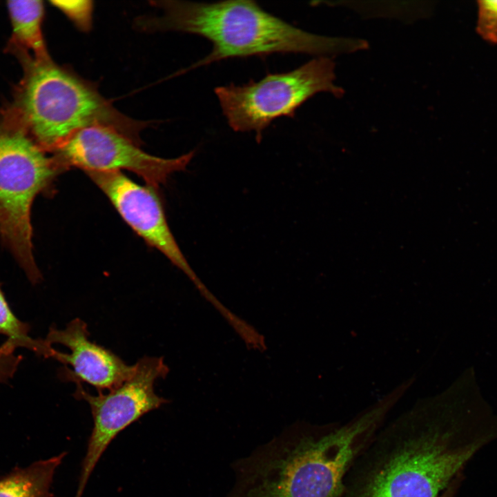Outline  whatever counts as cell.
<instances>
[{"label":"cell","mask_w":497,"mask_h":497,"mask_svg":"<svg viewBox=\"0 0 497 497\" xmlns=\"http://www.w3.org/2000/svg\"><path fill=\"white\" fill-rule=\"evenodd\" d=\"M334 70L333 60L322 56L289 72L269 73L257 81L216 87L215 93L229 126L237 132H254L260 142L273 120L293 117L297 109L317 93L341 97L344 91L334 84Z\"/></svg>","instance_id":"8992f818"},{"label":"cell","mask_w":497,"mask_h":497,"mask_svg":"<svg viewBox=\"0 0 497 497\" xmlns=\"http://www.w3.org/2000/svg\"><path fill=\"white\" fill-rule=\"evenodd\" d=\"M4 342L0 346V383L8 381L16 373L23 358Z\"/></svg>","instance_id":"9a60e30c"},{"label":"cell","mask_w":497,"mask_h":497,"mask_svg":"<svg viewBox=\"0 0 497 497\" xmlns=\"http://www.w3.org/2000/svg\"><path fill=\"white\" fill-rule=\"evenodd\" d=\"M380 426L366 411L343 424L297 422L236 462L226 497H340L349 468Z\"/></svg>","instance_id":"7a4b0ae2"},{"label":"cell","mask_w":497,"mask_h":497,"mask_svg":"<svg viewBox=\"0 0 497 497\" xmlns=\"http://www.w3.org/2000/svg\"><path fill=\"white\" fill-rule=\"evenodd\" d=\"M476 32L486 41L497 43V1H478Z\"/></svg>","instance_id":"5bb4252c"},{"label":"cell","mask_w":497,"mask_h":497,"mask_svg":"<svg viewBox=\"0 0 497 497\" xmlns=\"http://www.w3.org/2000/svg\"><path fill=\"white\" fill-rule=\"evenodd\" d=\"M195 153L191 150L171 159L154 156L121 133L95 126L75 133L52 152V157L62 170L69 167L86 173L128 170L155 188L165 184L173 173L184 170Z\"/></svg>","instance_id":"ba28073f"},{"label":"cell","mask_w":497,"mask_h":497,"mask_svg":"<svg viewBox=\"0 0 497 497\" xmlns=\"http://www.w3.org/2000/svg\"><path fill=\"white\" fill-rule=\"evenodd\" d=\"M168 371L162 358L144 356L135 364L127 380L106 393L92 395L81 382L71 380L76 384L74 397L88 403L93 421L75 497L83 495L92 472L113 440L142 416L168 402L155 391V382L166 378Z\"/></svg>","instance_id":"52a82bcc"},{"label":"cell","mask_w":497,"mask_h":497,"mask_svg":"<svg viewBox=\"0 0 497 497\" xmlns=\"http://www.w3.org/2000/svg\"><path fill=\"white\" fill-rule=\"evenodd\" d=\"M20 62L23 76L12 101L1 111L44 150L52 153L77 132L100 126L137 144L149 125L121 113L90 83L51 59L39 60L16 47L8 50Z\"/></svg>","instance_id":"277c9868"},{"label":"cell","mask_w":497,"mask_h":497,"mask_svg":"<svg viewBox=\"0 0 497 497\" xmlns=\"http://www.w3.org/2000/svg\"><path fill=\"white\" fill-rule=\"evenodd\" d=\"M66 455L62 452L28 467L13 469L0 479V497H51L55 471Z\"/></svg>","instance_id":"7c38bea8"},{"label":"cell","mask_w":497,"mask_h":497,"mask_svg":"<svg viewBox=\"0 0 497 497\" xmlns=\"http://www.w3.org/2000/svg\"><path fill=\"white\" fill-rule=\"evenodd\" d=\"M161 16L137 21L144 30H172L197 35L213 45L211 52L191 68L229 58L301 53L319 57L350 53L368 47L360 39L331 37L297 28L263 10L255 1L228 0L197 3L153 1Z\"/></svg>","instance_id":"3957f363"},{"label":"cell","mask_w":497,"mask_h":497,"mask_svg":"<svg viewBox=\"0 0 497 497\" xmlns=\"http://www.w3.org/2000/svg\"><path fill=\"white\" fill-rule=\"evenodd\" d=\"M29 332V324L21 321L14 314L0 284V334L7 337L4 343L14 350L23 347L39 355L54 359L57 351L44 340L32 338Z\"/></svg>","instance_id":"4fadbf2b"},{"label":"cell","mask_w":497,"mask_h":497,"mask_svg":"<svg viewBox=\"0 0 497 497\" xmlns=\"http://www.w3.org/2000/svg\"><path fill=\"white\" fill-rule=\"evenodd\" d=\"M7 8L12 27L8 44L29 52L37 59H51L41 30L44 15L43 1H8Z\"/></svg>","instance_id":"8fae6325"},{"label":"cell","mask_w":497,"mask_h":497,"mask_svg":"<svg viewBox=\"0 0 497 497\" xmlns=\"http://www.w3.org/2000/svg\"><path fill=\"white\" fill-rule=\"evenodd\" d=\"M86 173L108 197L128 225L183 271L208 302L215 304L217 298L197 277L181 251L154 188L135 183L121 171Z\"/></svg>","instance_id":"9c48e42d"},{"label":"cell","mask_w":497,"mask_h":497,"mask_svg":"<svg viewBox=\"0 0 497 497\" xmlns=\"http://www.w3.org/2000/svg\"><path fill=\"white\" fill-rule=\"evenodd\" d=\"M47 153L0 112V237L33 284L42 276L32 251V205L63 171Z\"/></svg>","instance_id":"5b68a950"},{"label":"cell","mask_w":497,"mask_h":497,"mask_svg":"<svg viewBox=\"0 0 497 497\" xmlns=\"http://www.w3.org/2000/svg\"><path fill=\"white\" fill-rule=\"evenodd\" d=\"M462 480V474H458L438 497H455Z\"/></svg>","instance_id":"2e32d148"},{"label":"cell","mask_w":497,"mask_h":497,"mask_svg":"<svg viewBox=\"0 0 497 497\" xmlns=\"http://www.w3.org/2000/svg\"><path fill=\"white\" fill-rule=\"evenodd\" d=\"M45 342L60 344L70 353L57 351L55 360L70 365L61 372L64 380H77L95 387L98 392L110 391L122 384L133 373L135 364H126L110 350L92 342L86 323L75 318L62 329L51 327Z\"/></svg>","instance_id":"30bf717a"},{"label":"cell","mask_w":497,"mask_h":497,"mask_svg":"<svg viewBox=\"0 0 497 497\" xmlns=\"http://www.w3.org/2000/svg\"><path fill=\"white\" fill-rule=\"evenodd\" d=\"M449 420L420 411L382 426L349 468L340 497H438L489 440L467 442Z\"/></svg>","instance_id":"6da1fadb"}]
</instances>
